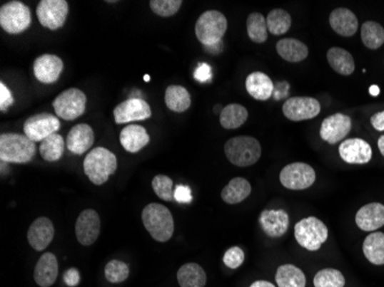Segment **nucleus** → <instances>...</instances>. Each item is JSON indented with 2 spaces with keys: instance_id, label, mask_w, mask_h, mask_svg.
<instances>
[{
  "instance_id": "49",
  "label": "nucleus",
  "mask_w": 384,
  "mask_h": 287,
  "mask_svg": "<svg viewBox=\"0 0 384 287\" xmlns=\"http://www.w3.org/2000/svg\"><path fill=\"white\" fill-rule=\"evenodd\" d=\"M250 287H275L271 281H254L253 284Z\"/></svg>"
},
{
  "instance_id": "26",
  "label": "nucleus",
  "mask_w": 384,
  "mask_h": 287,
  "mask_svg": "<svg viewBox=\"0 0 384 287\" xmlns=\"http://www.w3.org/2000/svg\"><path fill=\"white\" fill-rule=\"evenodd\" d=\"M276 51L282 59L289 63H300L308 56V46L295 38H283L278 41Z\"/></svg>"
},
{
  "instance_id": "15",
  "label": "nucleus",
  "mask_w": 384,
  "mask_h": 287,
  "mask_svg": "<svg viewBox=\"0 0 384 287\" xmlns=\"http://www.w3.org/2000/svg\"><path fill=\"white\" fill-rule=\"evenodd\" d=\"M351 127V119L349 116L337 113L323 120L320 127V136L329 144H336L349 135Z\"/></svg>"
},
{
  "instance_id": "43",
  "label": "nucleus",
  "mask_w": 384,
  "mask_h": 287,
  "mask_svg": "<svg viewBox=\"0 0 384 287\" xmlns=\"http://www.w3.org/2000/svg\"><path fill=\"white\" fill-rule=\"evenodd\" d=\"M13 103L14 99L9 88L4 83L0 84V110L5 112L9 110V107L12 106Z\"/></svg>"
},
{
  "instance_id": "48",
  "label": "nucleus",
  "mask_w": 384,
  "mask_h": 287,
  "mask_svg": "<svg viewBox=\"0 0 384 287\" xmlns=\"http://www.w3.org/2000/svg\"><path fill=\"white\" fill-rule=\"evenodd\" d=\"M205 51L208 52L211 54H219L221 53L222 50H223V43L219 42L216 43V44L210 45V46H204Z\"/></svg>"
},
{
  "instance_id": "24",
  "label": "nucleus",
  "mask_w": 384,
  "mask_h": 287,
  "mask_svg": "<svg viewBox=\"0 0 384 287\" xmlns=\"http://www.w3.org/2000/svg\"><path fill=\"white\" fill-rule=\"evenodd\" d=\"M329 24L335 33L343 37H351L358 30V19L348 9H336L329 16Z\"/></svg>"
},
{
  "instance_id": "30",
  "label": "nucleus",
  "mask_w": 384,
  "mask_h": 287,
  "mask_svg": "<svg viewBox=\"0 0 384 287\" xmlns=\"http://www.w3.org/2000/svg\"><path fill=\"white\" fill-rule=\"evenodd\" d=\"M165 103L173 112L183 113L191 106V95L183 86L171 85L166 90Z\"/></svg>"
},
{
  "instance_id": "31",
  "label": "nucleus",
  "mask_w": 384,
  "mask_h": 287,
  "mask_svg": "<svg viewBox=\"0 0 384 287\" xmlns=\"http://www.w3.org/2000/svg\"><path fill=\"white\" fill-rule=\"evenodd\" d=\"M275 281L278 287H305L306 277L302 270L293 264H283L278 266Z\"/></svg>"
},
{
  "instance_id": "17",
  "label": "nucleus",
  "mask_w": 384,
  "mask_h": 287,
  "mask_svg": "<svg viewBox=\"0 0 384 287\" xmlns=\"http://www.w3.org/2000/svg\"><path fill=\"white\" fill-rule=\"evenodd\" d=\"M338 152L340 157L351 165H365L372 160V147L360 138H352L342 142Z\"/></svg>"
},
{
  "instance_id": "11",
  "label": "nucleus",
  "mask_w": 384,
  "mask_h": 287,
  "mask_svg": "<svg viewBox=\"0 0 384 287\" xmlns=\"http://www.w3.org/2000/svg\"><path fill=\"white\" fill-rule=\"evenodd\" d=\"M282 112L290 121H305L319 115L321 105L315 98L310 97H293L284 103Z\"/></svg>"
},
{
  "instance_id": "22",
  "label": "nucleus",
  "mask_w": 384,
  "mask_h": 287,
  "mask_svg": "<svg viewBox=\"0 0 384 287\" xmlns=\"http://www.w3.org/2000/svg\"><path fill=\"white\" fill-rule=\"evenodd\" d=\"M58 260L54 253H44L36 264L34 278L41 287H50L56 283L58 277Z\"/></svg>"
},
{
  "instance_id": "28",
  "label": "nucleus",
  "mask_w": 384,
  "mask_h": 287,
  "mask_svg": "<svg viewBox=\"0 0 384 287\" xmlns=\"http://www.w3.org/2000/svg\"><path fill=\"white\" fill-rule=\"evenodd\" d=\"M327 60L337 74L349 76L355 69V60L350 52L340 48H331L327 52Z\"/></svg>"
},
{
  "instance_id": "20",
  "label": "nucleus",
  "mask_w": 384,
  "mask_h": 287,
  "mask_svg": "<svg viewBox=\"0 0 384 287\" xmlns=\"http://www.w3.org/2000/svg\"><path fill=\"white\" fill-rule=\"evenodd\" d=\"M259 222L268 237L280 238L288 231L289 215L282 209L263 210Z\"/></svg>"
},
{
  "instance_id": "34",
  "label": "nucleus",
  "mask_w": 384,
  "mask_h": 287,
  "mask_svg": "<svg viewBox=\"0 0 384 287\" xmlns=\"http://www.w3.org/2000/svg\"><path fill=\"white\" fill-rule=\"evenodd\" d=\"M65 140L58 133L51 135L41 142L39 152L45 161L56 162L61 159L65 152Z\"/></svg>"
},
{
  "instance_id": "10",
  "label": "nucleus",
  "mask_w": 384,
  "mask_h": 287,
  "mask_svg": "<svg viewBox=\"0 0 384 287\" xmlns=\"http://www.w3.org/2000/svg\"><path fill=\"white\" fill-rule=\"evenodd\" d=\"M69 9V3L66 0H41L36 14L43 27L56 30L64 27Z\"/></svg>"
},
{
  "instance_id": "47",
  "label": "nucleus",
  "mask_w": 384,
  "mask_h": 287,
  "mask_svg": "<svg viewBox=\"0 0 384 287\" xmlns=\"http://www.w3.org/2000/svg\"><path fill=\"white\" fill-rule=\"evenodd\" d=\"M373 127L378 131H384V110L383 112L374 114L370 119Z\"/></svg>"
},
{
  "instance_id": "9",
  "label": "nucleus",
  "mask_w": 384,
  "mask_h": 287,
  "mask_svg": "<svg viewBox=\"0 0 384 287\" xmlns=\"http://www.w3.org/2000/svg\"><path fill=\"white\" fill-rule=\"evenodd\" d=\"M314 169L304 162L290 163L280 174V182L288 189H306L315 182Z\"/></svg>"
},
{
  "instance_id": "25",
  "label": "nucleus",
  "mask_w": 384,
  "mask_h": 287,
  "mask_svg": "<svg viewBox=\"0 0 384 287\" xmlns=\"http://www.w3.org/2000/svg\"><path fill=\"white\" fill-rule=\"evenodd\" d=\"M246 91L252 98L257 100H268L274 92L272 80L261 71H254L248 75L246 80Z\"/></svg>"
},
{
  "instance_id": "37",
  "label": "nucleus",
  "mask_w": 384,
  "mask_h": 287,
  "mask_svg": "<svg viewBox=\"0 0 384 287\" xmlns=\"http://www.w3.org/2000/svg\"><path fill=\"white\" fill-rule=\"evenodd\" d=\"M361 41L370 50H378L384 44V28L375 21H367L361 27Z\"/></svg>"
},
{
  "instance_id": "2",
  "label": "nucleus",
  "mask_w": 384,
  "mask_h": 287,
  "mask_svg": "<svg viewBox=\"0 0 384 287\" xmlns=\"http://www.w3.org/2000/svg\"><path fill=\"white\" fill-rule=\"evenodd\" d=\"M84 172L95 185H103L118 168L116 155L107 148L97 147L90 151L84 159Z\"/></svg>"
},
{
  "instance_id": "12",
  "label": "nucleus",
  "mask_w": 384,
  "mask_h": 287,
  "mask_svg": "<svg viewBox=\"0 0 384 287\" xmlns=\"http://www.w3.org/2000/svg\"><path fill=\"white\" fill-rule=\"evenodd\" d=\"M60 121L54 114L41 113L31 116L24 122V131L26 136L33 142H43L51 135L59 130Z\"/></svg>"
},
{
  "instance_id": "14",
  "label": "nucleus",
  "mask_w": 384,
  "mask_h": 287,
  "mask_svg": "<svg viewBox=\"0 0 384 287\" xmlns=\"http://www.w3.org/2000/svg\"><path fill=\"white\" fill-rule=\"evenodd\" d=\"M114 120L118 125L133 121H144L151 118V108L146 101L141 98H131L114 108Z\"/></svg>"
},
{
  "instance_id": "7",
  "label": "nucleus",
  "mask_w": 384,
  "mask_h": 287,
  "mask_svg": "<svg viewBox=\"0 0 384 287\" xmlns=\"http://www.w3.org/2000/svg\"><path fill=\"white\" fill-rule=\"evenodd\" d=\"M31 24L29 7L21 1H9L0 9V26L6 33L18 35L24 33Z\"/></svg>"
},
{
  "instance_id": "32",
  "label": "nucleus",
  "mask_w": 384,
  "mask_h": 287,
  "mask_svg": "<svg viewBox=\"0 0 384 287\" xmlns=\"http://www.w3.org/2000/svg\"><path fill=\"white\" fill-rule=\"evenodd\" d=\"M248 118V110L240 104H231L226 106L220 113V123L228 130L242 127Z\"/></svg>"
},
{
  "instance_id": "36",
  "label": "nucleus",
  "mask_w": 384,
  "mask_h": 287,
  "mask_svg": "<svg viewBox=\"0 0 384 287\" xmlns=\"http://www.w3.org/2000/svg\"><path fill=\"white\" fill-rule=\"evenodd\" d=\"M266 22L269 33L280 36L289 31L293 24V19L287 11L276 9H273L272 12L267 15Z\"/></svg>"
},
{
  "instance_id": "4",
  "label": "nucleus",
  "mask_w": 384,
  "mask_h": 287,
  "mask_svg": "<svg viewBox=\"0 0 384 287\" xmlns=\"http://www.w3.org/2000/svg\"><path fill=\"white\" fill-rule=\"evenodd\" d=\"M228 160L237 167H250L261 157V146L256 138L250 136L233 137L225 144Z\"/></svg>"
},
{
  "instance_id": "23",
  "label": "nucleus",
  "mask_w": 384,
  "mask_h": 287,
  "mask_svg": "<svg viewBox=\"0 0 384 287\" xmlns=\"http://www.w3.org/2000/svg\"><path fill=\"white\" fill-rule=\"evenodd\" d=\"M150 136L145 127L138 125H129L120 133L122 147L129 153H137L148 145Z\"/></svg>"
},
{
  "instance_id": "46",
  "label": "nucleus",
  "mask_w": 384,
  "mask_h": 287,
  "mask_svg": "<svg viewBox=\"0 0 384 287\" xmlns=\"http://www.w3.org/2000/svg\"><path fill=\"white\" fill-rule=\"evenodd\" d=\"M80 273L75 268H71V269L67 270L65 275H64V281H65L66 285L69 287L77 286L80 283Z\"/></svg>"
},
{
  "instance_id": "50",
  "label": "nucleus",
  "mask_w": 384,
  "mask_h": 287,
  "mask_svg": "<svg viewBox=\"0 0 384 287\" xmlns=\"http://www.w3.org/2000/svg\"><path fill=\"white\" fill-rule=\"evenodd\" d=\"M370 93L373 97H378L380 95V88L378 85H372L370 88Z\"/></svg>"
},
{
  "instance_id": "8",
  "label": "nucleus",
  "mask_w": 384,
  "mask_h": 287,
  "mask_svg": "<svg viewBox=\"0 0 384 287\" xmlns=\"http://www.w3.org/2000/svg\"><path fill=\"white\" fill-rule=\"evenodd\" d=\"M86 95L84 92L75 88L62 92L54 101L56 115L66 121H73L80 118L86 112Z\"/></svg>"
},
{
  "instance_id": "39",
  "label": "nucleus",
  "mask_w": 384,
  "mask_h": 287,
  "mask_svg": "<svg viewBox=\"0 0 384 287\" xmlns=\"http://www.w3.org/2000/svg\"><path fill=\"white\" fill-rule=\"evenodd\" d=\"M129 276V266L122 261L112 260L105 266V277L113 284L126 281Z\"/></svg>"
},
{
  "instance_id": "52",
  "label": "nucleus",
  "mask_w": 384,
  "mask_h": 287,
  "mask_svg": "<svg viewBox=\"0 0 384 287\" xmlns=\"http://www.w3.org/2000/svg\"><path fill=\"white\" fill-rule=\"evenodd\" d=\"M144 80L145 82H148V80H150V76H148V75H145Z\"/></svg>"
},
{
  "instance_id": "51",
  "label": "nucleus",
  "mask_w": 384,
  "mask_h": 287,
  "mask_svg": "<svg viewBox=\"0 0 384 287\" xmlns=\"http://www.w3.org/2000/svg\"><path fill=\"white\" fill-rule=\"evenodd\" d=\"M378 150L381 152V155L384 157V136L380 137L378 142Z\"/></svg>"
},
{
  "instance_id": "45",
  "label": "nucleus",
  "mask_w": 384,
  "mask_h": 287,
  "mask_svg": "<svg viewBox=\"0 0 384 287\" xmlns=\"http://www.w3.org/2000/svg\"><path fill=\"white\" fill-rule=\"evenodd\" d=\"M212 78V69L207 63H201L198 66V68L196 69L195 78L201 82V83H206Z\"/></svg>"
},
{
  "instance_id": "35",
  "label": "nucleus",
  "mask_w": 384,
  "mask_h": 287,
  "mask_svg": "<svg viewBox=\"0 0 384 287\" xmlns=\"http://www.w3.org/2000/svg\"><path fill=\"white\" fill-rule=\"evenodd\" d=\"M246 30L248 35L252 42L265 43L268 38V28L265 16L261 13H251L248 15V21H246Z\"/></svg>"
},
{
  "instance_id": "19",
  "label": "nucleus",
  "mask_w": 384,
  "mask_h": 287,
  "mask_svg": "<svg viewBox=\"0 0 384 287\" xmlns=\"http://www.w3.org/2000/svg\"><path fill=\"white\" fill-rule=\"evenodd\" d=\"M358 228L363 231H376L384 225V204L372 202L358 210L355 215Z\"/></svg>"
},
{
  "instance_id": "13",
  "label": "nucleus",
  "mask_w": 384,
  "mask_h": 287,
  "mask_svg": "<svg viewBox=\"0 0 384 287\" xmlns=\"http://www.w3.org/2000/svg\"><path fill=\"white\" fill-rule=\"evenodd\" d=\"M75 234L81 245L90 246L96 243L101 234V219L96 210H83L77 217Z\"/></svg>"
},
{
  "instance_id": "16",
  "label": "nucleus",
  "mask_w": 384,
  "mask_h": 287,
  "mask_svg": "<svg viewBox=\"0 0 384 287\" xmlns=\"http://www.w3.org/2000/svg\"><path fill=\"white\" fill-rule=\"evenodd\" d=\"M64 71V63L59 56L43 54L34 63L35 78L44 84L56 83Z\"/></svg>"
},
{
  "instance_id": "44",
  "label": "nucleus",
  "mask_w": 384,
  "mask_h": 287,
  "mask_svg": "<svg viewBox=\"0 0 384 287\" xmlns=\"http://www.w3.org/2000/svg\"><path fill=\"white\" fill-rule=\"evenodd\" d=\"M174 199L180 204H189L192 200L191 189L184 185H178L174 189Z\"/></svg>"
},
{
  "instance_id": "5",
  "label": "nucleus",
  "mask_w": 384,
  "mask_h": 287,
  "mask_svg": "<svg viewBox=\"0 0 384 287\" xmlns=\"http://www.w3.org/2000/svg\"><path fill=\"white\" fill-rule=\"evenodd\" d=\"M295 238L305 249L316 252L328 239V228L316 217H306L295 224Z\"/></svg>"
},
{
  "instance_id": "21",
  "label": "nucleus",
  "mask_w": 384,
  "mask_h": 287,
  "mask_svg": "<svg viewBox=\"0 0 384 287\" xmlns=\"http://www.w3.org/2000/svg\"><path fill=\"white\" fill-rule=\"evenodd\" d=\"M94 142H95V135H94L92 127L81 123L71 127L66 140V145L71 153L81 155L89 151L94 145Z\"/></svg>"
},
{
  "instance_id": "42",
  "label": "nucleus",
  "mask_w": 384,
  "mask_h": 287,
  "mask_svg": "<svg viewBox=\"0 0 384 287\" xmlns=\"http://www.w3.org/2000/svg\"><path fill=\"white\" fill-rule=\"evenodd\" d=\"M244 260H246V254L243 252V249L237 246L228 249L227 252L225 253V256H223V263L231 269L240 268Z\"/></svg>"
},
{
  "instance_id": "40",
  "label": "nucleus",
  "mask_w": 384,
  "mask_h": 287,
  "mask_svg": "<svg viewBox=\"0 0 384 287\" xmlns=\"http://www.w3.org/2000/svg\"><path fill=\"white\" fill-rule=\"evenodd\" d=\"M152 189L154 193L165 202H172L174 199L172 178L166 175H158L152 181Z\"/></svg>"
},
{
  "instance_id": "38",
  "label": "nucleus",
  "mask_w": 384,
  "mask_h": 287,
  "mask_svg": "<svg viewBox=\"0 0 384 287\" xmlns=\"http://www.w3.org/2000/svg\"><path fill=\"white\" fill-rule=\"evenodd\" d=\"M313 284L314 287H344L345 278L340 270L328 268L316 273Z\"/></svg>"
},
{
  "instance_id": "6",
  "label": "nucleus",
  "mask_w": 384,
  "mask_h": 287,
  "mask_svg": "<svg viewBox=\"0 0 384 287\" xmlns=\"http://www.w3.org/2000/svg\"><path fill=\"white\" fill-rule=\"evenodd\" d=\"M228 21L219 11H207L196 22V36L204 46L221 42L227 31Z\"/></svg>"
},
{
  "instance_id": "18",
  "label": "nucleus",
  "mask_w": 384,
  "mask_h": 287,
  "mask_svg": "<svg viewBox=\"0 0 384 287\" xmlns=\"http://www.w3.org/2000/svg\"><path fill=\"white\" fill-rule=\"evenodd\" d=\"M54 237V223L48 217H39L30 225L28 241L35 251H44Z\"/></svg>"
},
{
  "instance_id": "1",
  "label": "nucleus",
  "mask_w": 384,
  "mask_h": 287,
  "mask_svg": "<svg viewBox=\"0 0 384 287\" xmlns=\"http://www.w3.org/2000/svg\"><path fill=\"white\" fill-rule=\"evenodd\" d=\"M145 229L154 240L166 243L174 234V219L168 208L160 204L145 206L142 213Z\"/></svg>"
},
{
  "instance_id": "27",
  "label": "nucleus",
  "mask_w": 384,
  "mask_h": 287,
  "mask_svg": "<svg viewBox=\"0 0 384 287\" xmlns=\"http://www.w3.org/2000/svg\"><path fill=\"white\" fill-rule=\"evenodd\" d=\"M251 184L246 178H233L227 187L222 189L221 198L226 204H237L244 202L251 194Z\"/></svg>"
},
{
  "instance_id": "33",
  "label": "nucleus",
  "mask_w": 384,
  "mask_h": 287,
  "mask_svg": "<svg viewBox=\"0 0 384 287\" xmlns=\"http://www.w3.org/2000/svg\"><path fill=\"white\" fill-rule=\"evenodd\" d=\"M365 256L370 263L375 266L384 264V234L374 232L365 239L363 245Z\"/></svg>"
},
{
  "instance_id": "41",
  "label": "nucleus",
  "mask_w": 384,
  "mask_h": 287,
  "mask_svg": "<svg viewBox=\"0 0 384 287\" xmlns=\"http://www.w3.org/2000/svg\"><path fill=\"white\" fill-rule=\"evenodd\" d=\"M182 4L181 0H151L150 7L159 16L169 18L178 12Z\"/></svg>"
},
{
  "instance_id": "3",
  "label": "nucleus",
  "mask_w": 384,
  "mask_h": 287,
  "mask_svg": "<svg viewBox=\"0 0 384 287\" xmlns=\"http://www.w3.org/2000/svg\"><path fill=\"white\" fill-rule=\"evenodd\" d=\"M36 151V142L26 135L3 133L0 136L1 162L28 163L33 160Z\"/></svg>"
},
{
  "instance_id": "29",
  "label": "nucleus",
  "mask_w": 384,
  "mask_h": 287,
  "mask_svg": "<svg viewBox=\"0 0 384 287\" xmlns=\"http://www.w3.org/2000/svg\"><path fill=\"white\" fill-rule=\"evenodd\" d=\"M206 273L197 263H186L178 271V281L181 287H204L206 285Z\"/></svg>"
}]
</instances>
